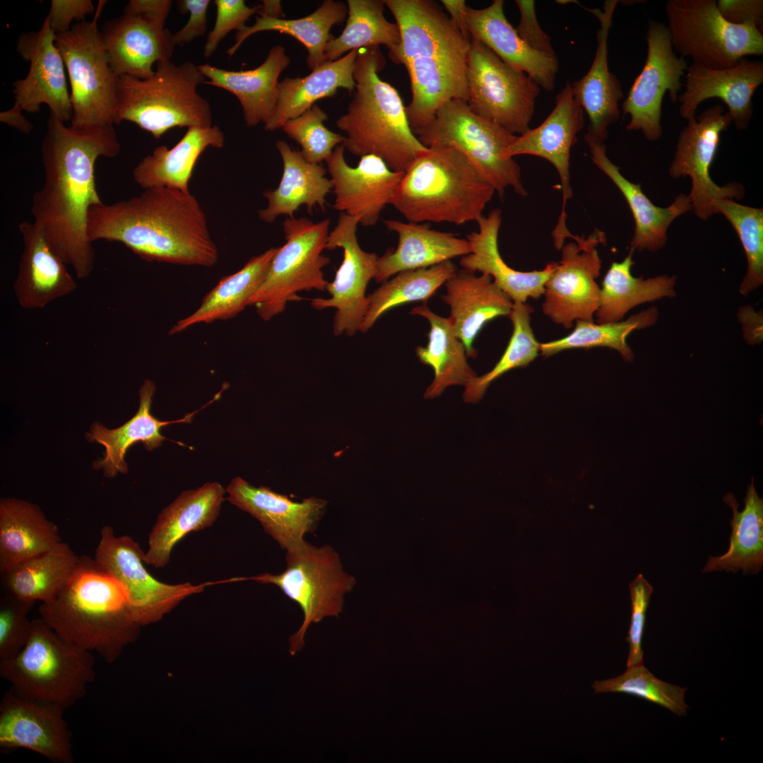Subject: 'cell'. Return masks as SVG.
Listing matches in <instances>:
<instances>
[{"instance_id":"obj_1","label":"cell","mask_w":763,"mask_h":763,"mask_svg":"<svg viewBox=\"0 0 763 763\" xmlns=\"http://www.w3.org/2000/svg\"><path fill=\"white\" fill-rule=\"evenodd\" d=\"M120 150L112 124L68 126L50 112L41 146L45 180L33 194L31 211L33 222L78 278L88 277L95 266L87 225L90 208L103 203L96 189L95 162Z\"/></svg>"},{"instance_id":"obj_2","label":"cell","mask_w":763,"mask_h":763,"mask_svg":"<svg viewBox=\"0 0 763 763\" xmlns=\"http://www.w3.org/2000/svg\"><path fill=\"white\" fill-rule=\"evenodd\" d=\"M91 242H120L142 259L211 267L219 257L205 211L190 192L167 187L143 189L136 196L91 206Z\"/></svg>"},{"instance_id":"obj_3","label":"cell","mask_w":763,"mask_h":763,"mask_svg":"<svg viewBox=\"0 0 763 763\" xmlns=\"http://www.w3.org/2000/svg\"><path fill=\"white\" fill-rule=\"evenodd\" d=\"M394 16L400 44L389 50L409 75L411 101L406 107L415 135L451 100L467 102L466 63L471 39L465 37L439 4L431 0H384Z\"/></svg>"},{"instance_id":"obj_4","label":"cell","mask_w":763,"mask_h":763,"mask_svg":"<svg viewBox=\"0 0 763 763\" xmlns=\"http://www.w3.org/2000/svg\"><path fill=\"white\" fill-rule=\"evenodd\" d=\"M40 618L64 639L114 662L139 634L130 617L127 594L93 558L81 562L68 585L52 601L41 603Z\"/></svg>"},{"instance_id":"obj_5","label":"cell","mask_w":763,"mask_h":763,"mask_svg":"<svg viewBox=\"0 0 763 763\" xmlns=\"http://www.w3.org/2000/svg\"><path fill=\"white\" fill-rule=\"evenodd\" d=\"M385 64L379 47L359 49L353 71L355 92L346 113L336 122L352 154L373 155L405 172L428 148L413 134L397 90L378 75Z\"/></svg>"},{"instance_id":"obj_6","label":"cell","mask_w":763,"mask_h":763,"mask_svg":"<svg viewBox=\"0 0 763 763\" xmlns=\"http://www.w3.org/2000/svg\"><path fill=\"white\" fill-rule=\"evenodd\" d=\"M495 192L457 148L434 145L404 172L391 204L408 222L478 221Z\"/></svg>"},{"instance_id":"obj_7","label":"cell","mask_w":763,"mask_h":763,"mask_svg":"<svg viewBox=\"0 0 763 763\" xmlns=\"http://www.w3.org/2000/svg\"><path fill=\"white\" fill-rule=\"evenodd\" d=\"M199 66L191 61L177 65L158 61L153 76L141 79L119 75L117 81L114 124H136L159 139L175 127H211L210 103L197 92L205 83Z\"/></svg>"},{"instance_id":"obj_8","label":"cell","mask_w":763,"mask_h":763,"mask_svg":"<svg viewBox=\"0 0 763 763\" xmlns=\"http://www.w3.org/2000/svg\"><path fill=\"white\" fill-rule=\"evenodd\" d=\"M95 666L92 652L64 639L38 618L32 620L21 651L0 660V677L18 694L66 709L85 696Z\"/></svg>"},{"instance_id":"obj_9","label":"cell","mask_w":763,"mask_h":763,"mask_svg":"<svg viewBox=\"0 0 763 763\" xmlns=\"http://www.w3.org/2000/svg\"><path fill=\"white\" fill-rule=\"evenodd\" d=\"M415 136L427 148L434 145L457 148L475 164L500 198L507 188L520 196L527 195L521 167L507 155L517 136L475 114L466 102L451 100L444 103Z\"/></svg>"},{"instance_id":"obj_10","label":"cell","mask_w":763,"mask_h":763,"mask_svg":"<svg viewBox=\"0 0 763 763\" xmlns=\"http://www.w3.org/2000/svg\"><path fill=\"white\" fill-rule=\"evenodd\" d=\"M330 220L314 223L307 218H287L283 223L285 243L278 247L264 280L251 298L264 321L282 313L288 302L304 299L297 293L326 290L323 268L330 259L323 254Z\"/></svg>"},{"instance_id":"obj_11","label":"cell","mask_w":763,"mask_h":763,"mask_svg":"<svg viewBox=\"0 0 763 763\" xmlns=\"http://www.w3.org/2000/svg\"><path fill=\"white\" fill-rule=\"evenodd\" d=\"M286 563L280 574L264 573L249 579L277 586L302 609L303 622L289 639V652L293 656L304 646L310 625L339 616L344 596L353 589L355 580L344 572L338 555L329 545L317 548L306 542L286 552Z\"/></svg>"},{"instance_id":"obj_12","label":"cell","mask_w":763,"mask_h":763,"mask_svg":"<svg viewBox=\"0 0 763 763\" xmlns=\"http://www.w3.org/2000/svg\"><path fill=\"white\" fill-rule=\"evenodd\" d=\"M665 10L674 51L692 63L725 69L745 56L763 54L762 30L728 22L715 0H668Z\"/></svg>"},{"instance_id":"obj_13","label":"cell","mask_w":763,"mask_h":763,"mask_svg":"<svg viewBox=\"0 0 763 763\" xmlns=\"http://www.w3.org/2000/svg\"><path fill=\"white\" fill-rule=\"evenodd\" d=\"M106 1H100L93 19L72 25L56 35L71 84V125L83 127L114 124L118 75L111 66L98 28Z\"/></svg>"},{"instance_id":"obj_14","label":"cell","mask_w":763,"mask_h":763,"mask_svg":"<svg viewBox=\"0 0 763 763\" xmlns=\"http://www.w3.org/2000/svg\"><path fill=\"white\" fill-rule=\"evenodd\" d=\"M468 105L511 134L528 131L540 87L526 73L471 39L466 63Z\"/></svg>"},{"instance_id":"obj_15","label":"cell","mask_w":763,"mask_h":763,"mask_svg":"<svg viewBox=\"0 0 763 763\" xmlns=\"http://www.w3.org/2000/svg\"><path fill=\"white\" fill-rule=\"evenodd\" d=\"M140 545L128 535L117 536L111 526L100 531L93 560L125 590L131 618L141 626L155 623L188 596L201 593L203 584H170L148 572Z\"/></svg>"},{"instance_id":"obj_16","label":"cell","mask_w":763,"mask_h":763,"mask_svg":"<svg viewBox=\"0 0 763 763\" xmlns=\"http://www.w3.org/2000/svg\"><path fill=\"white\" fill-rule=\"evenodd\" d=\"M733 122L724 105L717 104L687 120L677 142L669 168L675 179L688 176L692 188L688 195L697 216L706 220L714 214L715 202L721 199H740L744 188L737 183L717 185L710 176L722 132Z\"/></svg>"},{"instance_id":"obj_17","label":"cell","mask_w":763,"mask_h":763,"mask_svg":"<svg viewBox=\"0 0 763 763\" xmlns=\"http://www.w3.org/2000/svg\"><path fill=\"white\" fill-rule=\"evenodd\" d=\"M573 241L562 247V259L545 285L544 314L557 324L570 329L577 320L593 321L600 304L601 259L597 247L605 235L594 230L586 237L572 235Z\"/></svg>"},{"instance_id":"obj_18","label":"cell","mask_w":763,"mask_h":763,"mask_svg":"<svg viewBox=\"0 0 763 763\" xmlns=\"http://www.w3.org/2000/svg\"><path fill=\"white\" fill-rule=\"evenodd\" d=\"M646 43L644 66L622 103V111L630 117L627 130L641 131L647 140L654 141L662 134L663 97L668 92L673 102L678 101L683 85L681 78L688 66L685 57L675 54L665 24L649 21Z\"/></svg>"},{"instance_id":"obj_19","label":"cell","mask_w":763,"mask_h":763,"mask_svg":"<svg viewBox=\"0 0 763 763\" xmlns=\"http://www.w3.org/2000/svg\"><path fill=\"white\" fill-rule=\"evenodd\" d=\"M357 220L340 213L337 224L328 236L326 249L341 248L343 259L334 280L327 283L330 297L311 300L317 310L335 308L333 333L353 336L360 330L368 308L366 289L377 273L378 256L364 251L357 237Z\"/></svg>"},{"instance_id":"obj_20","label":"cell","mask_w":763,"mask_h":763,"mask_svg":"<svg viewBox=\"0 0 763 763\" xmlns=\"http://www.w3.org/2000/svg\"><path fill=\"white\" fill-rule=\"evenodd\" d=\"M65 709L10 689L0 702V748L27 749L53 763H73L72 735L64 718Z\"/></svg>"},{"instance_id":"obj_21","label":"cell","mask_w":763,"mask_h":763,"mask_svg":"<svg viewBox=\"0 0 763 763\" xmlns=\"http://www.w3.org/2000/svg\"><path fill=\"white\" fill-rule=\"evenodd\" d=\"M584 110L576 101L571 83L567 82L557 94L555 106L545 121L534 129L517 136L509 146L507 155H531L547 160L556 169L561 181L562 204L561 213L552 236L557 249H560L572 235L566 220V206L572 196L570 184L569 158L577 134L582 129Z\"/></svg>"},{"instance_id":"obj_22","label":"cell","mask_w":763,"mask_h":763,"mask_svg":"<svg viewBox=\"0 0 763 763\" xmlns=\"http://www.w3.org/2000/svg\"><path fill=\"white\" fill-rule=\"evenodd\" d=\"M55 38L56 34L46 18L39 30L21 32L18 37L16 50L30 63V67L25 78L13 84L12 108L35 113L40 112L42 104H45L50 112L66 122L71 120L73 109L66 70Z\"/></svg>"},{"instance_id":"obj_23","label":"cell","mask_w":763,"mask_h":763,"mask_svg":"<svg viewBox=\"0 0 763 763\" xmlns=\"http://www.w3.org/2000/svg\"><path fill=\"white\" fill-rule=\"evenodd\" d=\"M343 144L326 159L335 201L333 207L355 218L365 227L374 225L394 192L404 172L390 169L379 157L367 155L356 167L350 166Z\"/></svg>"},{"instance_id":"obj_24","label":"cell","mask_w":763,"mask_h":763,"mask_svg":"<svg viewBox=\"0 0 763 763\" xmlns=\"http://www.w3.org/2000/svg\"><path fill=\"white\" fill-rule=\"evenodd\" d=\"M226 499L248 512L261 524L286 552L302 547L304 535L315 527L326 507V501L309 497L294 502L268 487H255L240 477L234 478L226 487Z\"/></svg>"},{"instance_id":"obj_25","label":"cell","mask_w":763,"mask_h":763,"mask_svg":"<svg viewBox=\"0 0 763 763\" xmlns=\"http://www.w3.org/2000/svg\"><path fill=\"white\" fill-rule=\"evenodd\" d=\"M685 91L678 96L680 116L696 117L699 105L720 99L738 129L748 126L753 113L752 95L763 83V63L742 58L733 66L712 69L692 63L686 71Z\"/></svg>"},{"instance_id":"obj_26","label":"cell","mask_w":763,"mask_h":763,"mask_svg":"<svg viewBox=\"0 0 763 763\" xmlns=\"http://www.w3.org/2000/svg\"><path fill=\"white\" fill-rule=\"evenodd\" d=\"M100 32L111 66L118 76L150 77L153 64L171 60L176 46L169 29L140 14L123 13L107 20Z\"/></svg>"},{"instance_id":"obj_27","label":"cell","mask_w":763,"mask_h":763,"mask_svg":"<svg viewBox=\"0 0 763 763\" xmlns=\"http://www.w3.org/2000/svg\"><path fill=\"white\" fill-rule=\"evenodd\" d=\"M617 0L605 1L603 9H588L600 23L597 31V49L588 71L571 84L576 101L589 119L586 143H604L608 128L615 123L620 114L619 102L623 97L618 78L610 71L608 61V39Z\"/></svg>"},{"instance_id":"obj_28","label":"cell","mask_w":763,"mask_h":763,"mask_svg":"<svg viewBox=\"0 0 763 763\" xmlns=\"http://www.w3.org/2000/svg\"><path fill=\"white\" fill-rule=\"evenodd\" d=\"M23 248L13 291L19 305L40 309L77 288L66 264L54 251L42 230L34 223L18 225Z\"/></svg>"},{"instance_id":"obj_29","label":"cell","mask_w":763,"mask_h":763,"mask_svg":"<svg viewBox=\"0 0 763 763\" xmlns=\"http://www.w3.org/2000/svg\"><path fill=\"white\" fill-rule=\"evenodd\" d=\"M504 2L495 0L484 8L468 7L467 30L477 40L511 67L526 73L541 88L551 90L558 71L555 55L533 50L519 37L504 11Z\"/></svg>"},{"instance_id":"obj_30","label":"cell","mask_w":763,"mask_h":763,"mask_svg":"<svg viewBox=\"0 0 763 763\" xmlns=\"http://www.w3.org/2000/svg\"><path fill=\"white\" fill-rule=\"evenodd\" d=\"M225 493L226 489L218 482L182 492L158 515L148 536L145 564L155 568L165 567L172 550L182 538L191 532L211 526L219 515Z\"/></svg>"},{"instance_id":"obj_31","label":"cell","mask_w":763,"mask_h":763,"mask_svg":"<svg viewBox=\"0 0 763 763\" xmlns=\"http://www.w3.org/2000/svg\"><path fill=\"white\" fill-rule=\"evenodd\" d=\"M442 300L450 307L449 318L454 334L463 343L467 355L475 358L473 343L483 326L498 317L509 316L513 301L487 275L461 269L445 283Z\"/></svg>"},{"instance_id":"obj_32","label":"cell","mask_w":763,"mask_h":763,"mask_svg":"<svg viewBox=\"0 0 763 763\" xmlns=\"http://www.w3.org/2000/svg\"><path fill=\"white\" fill-rule=\"evenodd\" d=\"M477 223L478 230L472 232L466 237L471 250L470 254L461 257L460 264L462 268L490 276L513 302H526L528 297H540L557 262H550L539 271H516L504 262L499 251L501 211L493 209Z\"/></svg>"},{"instance_id":"obj_33","label":"cell","mask_w":763,"mask_h":763,"mask_svg":"<svg viewBox=\"0 0 763 763\" xmlns=\"http://www.w3.org/2000/svg\"><path fill=\"white\" fill-rule=\"evenodd\" d=\"M283 46L273 47L265 61L251 70L223 69L210 64L199 65L204 83L229 91L237 97L242 107L247 126L267 124L273 118L278 97V78L290 64Z\"/></svg>"},{"instance_id":"obj_34","label":"cell","mask_w":763,"mask_h":763,"mask_svg":"<svg viewBox=\"0 0 763 763\" xmlns=\"http://www.w3.org/2000/svg\"><path fill=\"white\" fill-rule=\"evenodd\" d=\"M384 223L398 235V244L396 249L378 258L377 283H383L402 271L431 267L471 253L468 241L453 233L417 223L386 220Z\"/></svg>"},{"instance_id":"obj_35","label":"cell","mask_w":763,"mask_h":763,"mask_svg":"<svg viewBox=\"0 0 763 763\" xmlns=\"http://www.w3.org/2000/svg\"><path fill=\"white\" fill-rule=\"evenodd\" d=\"M155 391V384L149 379H145L139 389V407L134 417L115 429H108L100 422H94L86 433L88 441L97 442L105 448L103 457L95 461L93 467L95 470L102 469L106 478H112L118 473H128L124 457L129 448L135 443L142 442L148 451H153L167 439L160 433L162 427L191 422L196 412L174 421H160L155 418L150 410Z\"/></svg>"},{"instance_id":"obj_36","label":"cell","mask_w":763,"mask_h":763,"mask_svg":"<svg viewBox=\"0 0 763 763\" xmlns=\"http://www.w3.org/2000/svg\"><path fill=\"white\" fill-rule=\"evenodd\" d=\"M276 147L283 160V175L276 189L264 192L268 203L259 211V218L271 224L281 215L294 218L302 205L309 214L315 206L325 211L326 197L333 186L323 165L307 162L285 141H277Z\"/></svg>"},{"instance_id":"obj_37","label":"cell","mask_w":763,"mask_h":763,"mask_svg":"<svg viewBox=\"0 0 763 763\" xmlns=\"http://www.w3.org/2000/svg\"><path fill=\"white\" fill-rule=\"evenodd\" d=\"M587 144L592 161L619 189L632 211L635 227L630 243L631 250L656 251L663 247L672 222L692 209L688 195L680 194L666 208L655 206L644 194L641 185L626 179L619 167L611 162L607 156L604 143L590 142Z\"/></svg>"},{"instance_id":"obj_38","label":"cell","mask_w":763,"mask_h":763,"mask_svg":"<svg viewBox=\"0 0 763 763\" xmlns=\"http://www.w3.org/2000/svg\"><path fill=\"white\" fill-rule=\"evenodd\" d=\"M224 132L218 126H191L172 148L162 145L144 157L134 167L133 177L143 189L155 187L189 191V182L201 153L208 147L221 148Z\"/></svg>"},{"instance_id":"obj_39","label":"cell","mask_w":763,"mask_h":763,"mask_svg":"<svg viewBox=\"0 0 763 763\" xmlns=\"http://www.w3.org/2000/svg\"><path fill=\"white\" fill-rule=\"evenodd\" d=\"M61 541L40 508L20 499L0 501V574Z\"/></svg>"},{"instance_id":"obj_40","label":"cell","mask_w":763,"mask_h":763,"mask_svg":"<svg viewBox=\"0 0 763 763\" xmlns=\"http://www.w3.org/2000/svg\"><path fill=\"white\" fill-rule=\"evenodd\" d=\"M358 52L353 49L337 60L326 62L304 77H287L279 82L275 114L264 126L265 130L281 129L288 121L310 109L317 100L333 96L339 88L353 90V71Z\"/></svg>"},{"instance_id":"obj_41","label":"cell","mask_w":763,"mask_h":763,"mask_svg":"<svg viewBox=\"0 0 763 763\" xmlns=\"http://www.w3.org/2000/svg\"><path fill=\"white\" fill-rule=\"evenodd\" d=\"M278 247H271L252 257L238 271L222 278L203 298L192 314L179 320L169 331L179 333L199 324L227 320L242 312L257 292Z\"/></svg>"},{"instance_id":"obj_42","label":"cell","mask_w":763,"mask_h":763,"mask_svg":"<svg viewBox=\"0 0 763 763\" xmlns=\"http://www.w3.org/2000/svg\"><path fill=\"white\" fill-rule=\"evenodd\" d=\"M81 562V555L61 541L1 574V583L7 594L25 601L50 602L68 585Z\"/></svg>"},{"instance_id":"obj_43","label":"cell","mask_w":763,"mask_h":763,"mask_svg":"<svg viewBox=\"0 0 763 763\" xmlns=\"http://www.w3.org/2000/svg\"><path fill=\"white\" fill-rule=\"evenodd\" d=\"M410 314L425 318L430 324L426 346H418L415 350L419 360L434 371L425 398H436L450 386H465L477 376L468 364L466 347L454 334L449 318L434 313L427 302L413 308Z\"/></svg>"},{"instance_id":"obj_44","label":"cell","mask_w":763,"mask_h":763,"mask_svg":"<svg viewBox=\"0 0 763 763\" xmlns=\"http://www.w3.org/2000/svg\"><path fill=\"white\" fill-rule=\"evenodd\" d=\"M723 499L733 511L729 548L722 555L710 556L703 572L735 573L741 569L745 574H757L763 564V499L757 492L754 479L748 485L741 511L733 494H726Z\"/></svg>"},{"instance_id":"obj_45","label":"cell","mask_w":763,"mask_h":763,"mask_svg":"<svg viewBox=\"0 0 763 763\" xmlns=\"http://www.w3.org/2000/svg\"><path fill=\"white\" fill-rule=\"evenodd\" d=\"M348 14V6L342 1L325 0L313 13L297 19L256 16L255 23L237 31L235 44L226 51L229 59L251 35L263 31H275L290 35L307 49V64L314 70L326 63L324 50L333 37L330 33L336 24L342 23Z\"/></svg>"},{"instance_id":"obj_46","label":"cell","mask_w":763,"mask_h":763,"mask_svg":"<svg viewBox=\"0 0 763 763\" xmlns=\"http://www.w3.org/2000/svg\"><path fill=\"white\" fill-rule=\"evenodd\" d=\"M633 252L630 249L623 261L613 262L604 276L596 312L598 324L619 321L630 309L640 304L675 295V276L634 277L631 272Z\"/></svg>"},{"instance_id":"obj_47","label":"cell","mask_w":763,"mask_h":763,"mask_svg":"<svg viewBox=\"0 0 763 763\" xmlns=\"http://www.w3.org/2000/svg\"><path fill=\"white\" fill-rule=\"evenodd\" d=\"M457 271L451 261L396 274L367 296L368 308L359 331L367 332L389 310L408 302L427 300Z\"/></svg>"},{"instance_id":"obj_48","label":"cell","mask_w":763,"mask_h":763,"mask_svg":"<svg viewBox=\"0 0 763 763\" xmlns=\"http://www.w3.org/2000/svg\"><path fill=\"white\" fill-rule=\"evenodd\" d=\"M347 22L341 34L331 40L325 47L326 62L341 57L346 52L386 45L389 50L401 42L396 23L384 16V0H348Z\"/></svg>"},{"instance_id":"obj_49","label":"cell","mask_w":763,"mask_h":763,"mask_svg":"<svg viewBox=\"0 0 763 763\" xmlns=\"http://www.w3.org/2000/svg\"><path fill=\"white\" fill-rule=\"evenodd\" d=\"M657 319L658 310L651 307L622 321L594 324L577 320L573 331L568 336L540 343V352L542 355L551 356L564 350L608 347L619 352L625 360L630 361L634 353L627 345V336L634 330L653 325Z\"/></svg>"},{"instance_id":"obj_50","label":"cell","mask_w":763,"mask_h":763,"mask_svg":"<svg viewBox=\"0 0 763 763\" xmlns=\"http://www.w3.org/2000/svg\"><path fill=\"white\" fill-rule=\"evenodd\" d=\"M533 308L526 302H513L508 316L513 325L509 342L494 367L480 377L475 376L465 386L463 398L466 403L480 401L490 384L506 372L527 366L540 351L538 343L531 326Z\"/></svg>"},{"instance_id":"obj_51","label":"cell","mask_w":763,"mask_h":763,"mask_svg":"<svg viewBox=\"0 0 763 763\" xmlns=\"http://www.w3.org/2000/svg\"><path fill=\"white\" fill-rule=\"evenodd\" d=\"M714 213H721L736 231L746 254L747 273L740 292L747 295L763 283V210L742 205L731 199L717 200Z\"/></svg>"},{"instance_id":"obj_52","label":"cell","mask_w":763,"mask_h":763,"mask_svg":"<svg viewBox=\"0 0 763 763\" xmlns=\"http://www.w3.org/2000/svg\"><path fill=\"white\" fill-rule=\"evenodd\" d=\"M594 693L619 692L639 697L664 707L678 716H686L687 687L658 679L643 663L627 667L622 675L592 684Z\"/></svg>"},{"instance_id":"obj_53","label":"cell","mask_w":763,"mask_h":763,"mask_svg":"<svg viewBox=\"0 0 763 763\" xmlns=\"http://www.w3.org/2000/svg\"><path fill=\"white\" fill-rule=\"evenodd\" d=\"M327 114L314 105L300 116L290 119L281 127L284 133L301 146V155L311 163L321 164L334 148L342 144L344 136L327 129L324 122Z\"/></svg>"},{"instance_id":"obj_54","label":"cell","mask_w":763,"mask_h":763,"mask_svg":"<svg viewBox=\"0 0 763 763\" xmlns=\"http://www.w3.org/2000/svg\"><path fill=\"white\" fill-rule=\"evenodd\" d=\"M35 602L10 594L0 601V660L16 656L30 637L32 620L28 614Z\"/></svg>"},{"instance_id":"obj_55","label":"cell","mask_w":763,"mask_h":763,"mask_svg":"<svg viewBox=\"0 0 763 763\" xmlns=\"http://www.w3.org/2000/svg\"><path fill=\"white\" fill-rule=\"evenodd\" d=\"M632 603L630 625L628 632L629 654L627 666L643 663L642 639L646 615L653 591L652 586L641 574L629 584Z\"/></svg>"},{"instance_id":"obj_56","label":"cell","mask_w":763,"mask_h":763,"mask_svg":"<svg viewBox=\"0 0 763 763\" xmlns=\"http://www.w3.org/2000/svg\"><path fill=\"white\" fill-rule=\"evenodd\" d=\"M213 4L216 6V18L204 45L205 57H211L222 40L232 30L242 29L260 8V4L247 6L244 0H215Z\"/></svg>"},{"instance_id":"obj_57","label":"cell","mask_w":763,"mask_h":763,"mask_svg":"<svg viewBox=\"0 0 763 763\" xmlns=\"http://www.w3.org/2000/svg\"><path fill=\"white\" fill-rule=\"evenodd\" d=\"M520 20L515 28L522 40L535 51L555 55L550 37L540 28L536 18L534 1L516 0Z\"/></svg>"},{"instance_id":"obj_58","label":"cell","mask_w":763,"mask_h":763,"mask_svg":"<svg viewBox=\"0 0 763 763\" xmlns=\"http://www.w3.org/2000/svg\"><path fill=\"white\" fill-rule=\"evenodd\" d=\"M95 11L91 0H52L46 19L57 35L69 31L73 20L84 21Z\"/></svg>"},{"instance_id":"obj_59","label":"cell","mask_w":763,"mask_h":763,"mask_svg":"<svg viewBox=\"0 0 763 763\" xmlns=\"http://www.w3.org/2000/svg\"><path fill=\"white\" fill-rule=\"evenodd\" d=\"M210 0H179L176 1L182 14L189 13L187 23L174 33L177 45L191 43L194 39L203 37L207 30V11Z\"/></svg>"},{"instance_id":"obj_60","label":"cell","mask_w":763,"mask_h":763,"mask_svg":"<svg viewBox=\"0 0 763 763\" xmlns=\"http://www.w3.org/2000/svg\"><path fill=\"white\" fill-rule=\"evenodd\" d=\"M717 8L722 16L734 24H752L762 30V0H718Z\"/></svg>"},{"instance_id":"obj_61","label":"cell","mask_w":763,"mask_h":763,"mask_svg":"<svg viewBox=\"0 0 763 763\" xmlns=\"http://www.w3.org/2000/svg\"><path fill=\"white\" fill-rule=\"evenodd\" d=\"M172 5L171 0H130L123 13L140 14L165 25Z\"/></svg>"},{"instance_id":"obj_62","label":"cell","mask_w":763,"mask_h":763,"mask_svg":"<svg viewBox=\"0 0 763 763\" xmlns=\"http://www.w3.org/2000/svg\"><path fill=\"white\" fill-rule=\"evenodd\" d=\"M442 4L449 14V18L467 38L471 39L467 30L466 12L468 6L464 0H442Z\"/></svg>"},{"instance_id":"obj_63","label":"cell","mask_w":763,"mask_h":763,"mask_svg":"<svg viewBox=\"0 0 763 763\" xmlns=\"http://www.w3.org/2000/svg\"><path fill=\"white\" fill-rule=\"evenodd\" d=\"M0 121L24 134H30L33 129L32 123L24 117L22 112L15 110L12 107L1 112Z\"/></svg>"},{"instance_id":"obj_64","label":"cell","mask_w":763,"mask_h":763,"mask_svg":"<svg viewBox=\"0 0 763 763\" xmlns=\"http://www.w3.org/2000/svg\"><path fill=\"white\" fill-rule=\"evenodd\" d=\"M259 16L271 18H283L284 13L280 1L265 0L260 4L258 12Z\"/></svg>"}]
</instances>
